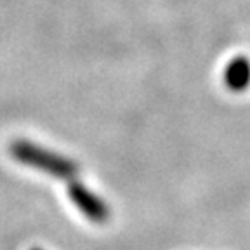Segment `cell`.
<instances>
[{"mask_svg":"<svg viewBox=\"0 0 250 250\" xmlns=\"http://www.w3.org/2000/svg\"><path fill=\"white\" fill-rule=\"evenodd\" d=\"M31 250H42V249H39V247H33V249H31Z\"/></svg>","mask_w":250,"mask_h":250,"instance_id":"277c9868","label":"cell"},{"mask_svg":"<svg viewBox=\"0 0 250 250\" xmlns=\"http://www.w3.org/2000/svg\"><path fill=\"white\" fill-rule=\"evenodd\" d=\"M9 151H11L12 158L18 160L20 164L42 170L49 176L58 177V179L73 181L78 170H80L78 164L71 158H66L59 153H54L51 149L42 148V146L33 145V143L24 139L14 141L9 146Z\"/></svg>","mask_w":250,"mask_h":250,"instance_id":"6da1fadb","label":"cell"},{"mask_svg":"<svg viewBox=\"0 0 250 250\" xmlns=\"http://www.w3.org/2000/svg\"><path fill=\"white\" fill-rule=\"evenodd\" d=\"M224 85L231 92H243L250 87V59L245 56L233 58L224 68Z\"/></svg>","mask_w":250,"mask_h":250,"instance_id":"3957f363","label":"cell"},{"mask_svg":"<svg viewBox=\"0 0 250 250\" xmlns=\"http://www.w3.org/2000/svg\"><path fill=\"white\" fill-rule=\"evenodd\" d=\"M68 196L75 203V207L82 212L89 221L96 224H104L109 219V207L108 203L101 198L99 195L92 193L89 188L83 184L71 181L68 186Z\"/></svg>","mask_w":250,"mask_h":250,"instance_id":"7a4b0ae2","label":"cell"}]
</instances>
